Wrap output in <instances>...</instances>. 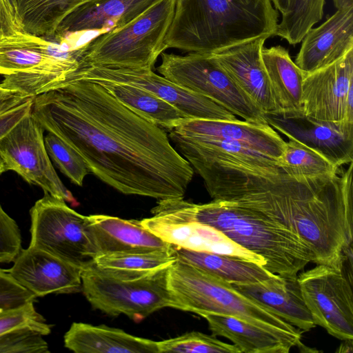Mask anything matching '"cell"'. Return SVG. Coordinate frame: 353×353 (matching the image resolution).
Instances as JSON below:
<instances>
[{"label":"cell","mask_w":353,"mask_h":353,"mask_svg":"<svg viewBox=\"0 0 353 353\" xmlns=\"http://www.w3.org/2000/svg\"><path fill=\"white\" fill-rule=\"evenodd\" d=\"M43 335L31 327L11 330L0 335V353H48Z\"/></svg>","instance_id":"e575fe53"},{"label":"cell","mask_w":353,"mask_h":353,"mask_svg":"<svg viewBox=\"0 0 353 353\" xmlns=\"http://www.w3.org/2000/svg\"><path fill=\"white\" fill-rule=\"evenodd\" d=\"M278 24L271 0H175L165 44L188 53L214 54L275 36Z\"/></svg>","instance_id":"277c9868"},{"label":"cell","mask_w":353,"mask_h":353,"mask_svg":"<svg viewBox=\"0 0 353 353\" xmlns=\"http://www.w3.org/2000/svg\"><path fill=\"white\" fill-rule=\"evenodd\" d=\"M174 7L175 0H156L130 22L92 39L79 69L96 65L152 70L167 49L165 41Z\"/></svg>","instance_id":"52a82bcc"},{"label":"cell","mask_w":353,"mask_h":353,"mask_svg":"<svg viewBox=\"0 0 353 353\" xmlns=\"http://www.w3.org/2000/svg\"><path fill=\"white\" fill-rule=\"evenodd\" d=\"M45 147L50 158L73 183L81 186L90 173L82 157L68 144L53 133L44 137Z\"/></svg>","instance_id":"836d02e7"},{"label":"cell","mask_w":353,"mask_h":353,"mask_svg":"<svg viewBox=\"0 0 353 353\" xmlns=\"http://www.w3.org/2000/svg\"><path fill=\"white\" fill-rule=\"evenodd\" d=\"M128 109L164 130L176 127L185 117L152 93L127 83L97 81Z\"/></svg>","instance_id":"f1b7e54d"},{"label":"cell","mask_w":353,"mask_h":353,"mask_svg":"<svg viewBox=\"0 0 353 353\" xmlns=\"http://www.w3.org/2000/svg\"><path fill=\"white\" fill-rule=\"evenodd\" d=\"M43 127L31 111L0 139V154L8 170H13L26 182L40 186L52 196L75 201L57 175L44 143Z\"/></svg>","instance_id":"7c38bea8"},{"label":"cell","mask_w":353,"mask_h":353,"mask_svg":"<svg viewBox=\"0 0 353 353\" xmlns=\"http://www.w3.org/2000/svg\"><path fill=\"white\" fill-rule=\"evenodd\" d=\"M158 72L165 78L201 94L244 121L268 124L266 114L234 83L212 54L163 52Z\"/></svg>","instance_id":"ba28073f"},{"label":"cell","mask_w":353,"mask_h":353,"mask_svg":"<svg viewBox=\"0 0 353 353\" xmlns=\"http://www.w3.org/2000/svg\"><path fill=\"white\" fill-rule=\"evenodd\" d=\"M5 2V4L11 14L14 21L15 18V14H16V4H15V0H3ZM15 22V21H14Z\"/></svg>","instance_id":"f6af8a7d"},{"label":"cell","mask_w":353,"mask_h":353,"mask_svg":"<svg viewBox=\"0 0 353 353\" xmlns=\"http://www.w3.org/2000/svg\"><path fill=\"white\" fill-rule=\"evenodd\" d=\"M324 4L325 0H294L290 11L282 15L275 35L291 45L300 43L307 32L322 19Z\"/></svg>","instance_id":"4dcf8cb0"},{"label":"cell","mask_w":353,"mask_h":353,"mask_svg":"<svg viewBox=\"0 0 353 353\" xmlns=\"http://www.w3.org/2000/svg\"><path fill=\"white\" fill-rule=\"evenodd\" d=\"M6 271L37 298L82 292L79 268L41 250L22 249Z\"/></svg>","instance_id":"5bb4252c"},{"label":"cell","mask_w":353,"mask_h":353,"mask_svg":"<svg viewBox=\"0 0 353 353\" xmlns=\"http://www.w3.org/2000/svg\"><path fill=\"white\" fill-rule=\"evenodd\" d=\"M31 327L43 336L51 332V325L34 308V303L10 309L0 310V335L13 329Z\"/></svg>","instance_id":"d590c367"},{"label":"cell","mask_w":353,"mask_h":353,"mask_svg":"<svg viewBox=\"0 0 353 353\" xmlns=\"http://www.w3.org/2000/svg\"><path fill=\"white\" fill-rule=\"evenodd\" d=\"M6 171H8V169L3 157L0 154V175Z\"/></svg>","instance_id":"bcb514c9"},{"label":"cell","mask_w":353,"mask_h":353,"mask_svg":"<svg viewBox=\"0 0 353 353\" xmlns=\"http://www.w3.org/2000/svg\"><path fill=\"white\" fill-rule=\"evenodd\" d=\"M337 9H343L353 6V0H333Z\"/></svg>","instance_id":"ee69618b"},{"label":"cell","mask_w":353,"mask_h":353,"mask_svg":"<svg viewBox=\"0 0 353 353\" xmlns=\"http://www.w3.org/2000/svg\"><path fill=\"white\" fill-rule=\"evenodd\" d=\"M155 1L97 0L88 3L63 19L50 41L78 32H91L99 36L130 22Z\"/></svg>","instance_id":"7402d4cb"},{"label":"cell","mask_w":353,"mask_h":353,"mask_svg":"<svg viewBox=\"0 0 353 353\" xmlns=\"http://www.w3.org/2000/svg\"><path fill=\"white\" fill-rule=\"evenodd\" d=\"M87 233L95 258L111 253L168 250L172 247L145 228L141 221L110 215L87 216Z\"/></svg>","instance_id":"d6986e66"},{"label":"cell","mask_w":353,"mask_h":353,"mask_svg":"<svg viewBox=\"0 0 353 353\" xmlns=\"http://www.w3.org/2000/svg\"><path fill=\"white\" fill-rule=\"evenodd\" d=\"M168 285L182 311L231 316L273 332L301 336L299 329L231 283L179 259L169 266Z\"/></svg>","instance_id":"5b68a950"},{"label":"cell","mask_w":353,"mask_h":353,"mask_svg":"<svg viewBox=\"0 0 353 353\" xmlns=\"http://www.w3.org/2000/svg\"><path fill=\"white\" fill-rule=\"evenodd\" d=\"M30 210V243L81 270L94 264L95 256L87 233V216L65 201L44 192Z\"/></svg>","instance_id":"9c48e42d"},{"label":"cell","mask_w":353,"mask_h":353,"mask_svg":"<svg viewBox=\"0 0 353 353\" xmlns=\"http://www.w3.org/2000/svg\"><path fill=\"white\" fill-rule=\"evenodd\" d=\"M157 345L159 353H241L234 344L196 331L157 341Z\"/></svg>","instance_id":"d6a6232c"},{"label":"cell","mask_w":353,"mask_h":353,"mask_svg":"<svg viewBox=\"0 0 353 353\" xmlns=\"http://www.w3.org/2000/svg\"><path fill=\"white\" fill-rule=\"evenodd\" d=\"M37 297L0 268V310L15 308L34 302Z\"/></svg>","instance_id":"74e56055"},{"label":"cell","mask_w":353,"mask_h":353,"mask_svg":"<svg viewBox=\"0 0 353 353\" xmlns=\"http://www.w3.org/2000/svg\"><path fill=\"white\" fill-rule=\"evenodd\" d=\"M171 130L188 137L239 143L277 161L286 144L269 124H257L239 119L232 121L183 119Z\"/></svg>","instance_id":"e0dca14e"},{"label":"cell","mask_w":353,"mask_h":353,"mask_svg":"<svg viewBox=\"0 0 353 353\" xmlns=\"http://www.w3.org/2000/svg\"><path fill=\"white\" fill-rule=\"evenodd\" d=\"M266 37H259L212 54L234 83L266 115H277L261 49Z\"/></svg>","instance_id":"2e32d148"},{"label":"cell","mask_w":353,"mask_h":353,"mask_svg":"<svg viewBox=\"0 0 353 353\" xmlns=\"http://www.w3.org/2000/svg\"><path fill=\"white\" fill-rule=\"evenodd\" d=\"M76 80L109 81L144 89L179 110L187 119L236 121V116L198 93L183 88L150 69L88 65L70 74L61 85Z\"/></svg>","instance_id":"8fae6325"},{"label":"cell","mask_w":353,"mask_h":353,"mask_svg":"<svg viewBox=\"0 0 353 353\" xmlns=\"http://www.w3.org/2000/svg\"><path fill=\"white\" fill-rule=\"evenodd\" d=\"M97 0H15L14 21L21 32L51 40L70 13Z\"/></svg>","instance_id":"83f0119b"},{"label":"cell","mask_w":353,"mask_h":353,"mask_svg":"<svg viewBox=\"0 0 353 353\" xmlns=\"http://www.w3.org/2000/svg\"><path fill=\"white\" fill-rule=\"evenodd\" d=\"M176 257L172 245L168 250L111 253L97 256L99 267L129 270H152L170 265Z\"/></svg>","instance_id":"1f68e13d"},{"label":"cell","mask_w":353,"mask_h":353,"mask_svg":"<svg viewBox=\"0 0 353 353\" xmlns=\"http://www.w3.org/2000/svg\"><path fill=\"white\" fill-rule=\"evenodd\" d=\"M20 31L3 0H0V37L11 35Z\"/></svg>","instance_id":"ab89813d"},{"label":"cell","mask_w":353,"mask_h":353,"mask_svg":"<svg viewBox=\"0 0 353 353\" xmlns=\"http://www.w3.org/2000/svg\"><path fill=\"white\" fill-rule=\"evenodd\" d=\"M33 97L20 105L0 114V139L31 111Z\"/></svg>","instance_id":"f35d334b"},{"label":"cell","mask_w":353,"mask_h":353,"mask_svg":"<svg viewBox=\"0 0 353 353\" xmlns=\"http://www.w3.org/2000/svg\"><path fill=\"white\" fill-rule=\"evenodd\" d=\"M352 88L353 50L336 63L305 74L302 95L304 116L334 123L339 128Z\"/></svg>","instance_id":"4fadbf2b"},{"label":"cell","mask_w":353,"mask_h":353,"mask_svg":"<svg viewBox=\"0 0 353 353\" xmlns=\"http://www.w3.org/2000/svg\"><path fill=\"white\" fill-rule=\"evenodd\" d=\"M21 250L20 230L0 205V263L12 262Z\"/></svg>","instance_id":"8d00e7d4"},{"label":"cell","mask_w":353,"mask_h":353,"mask_svg":"<svg viewBox=\"0 0 353 353\" xmlns=\"http://www.w3.org/2000/svg\"><path fill=\"white\" fill-rule=\"evenodd\" d=\"M193 168L212 200L283 225L307 244L315 264L342 266L344 251L352 245L353 161L345 170L316 177L217 162H195Z\"/></svg>","instance_id":"7a4b0ae2"},{"label":"cell","mask_w":353,"mask_h":353,"mask_svg":"<svg viewBox=\"0 0 353 353\" xmlns=\"http://www.w3.org/2000/svg\"><path fill=\"white\" fill-rule=\"evenodd\" d=\"M297 279L315 325L341 341L353 339L352 262L344 259L340 268L316 265Z\"/></svg>","instance_id":"30bf717a"},{"label":"cell","mask_w":353,"mask_h":353,"mask_svg":"<svg viewBox=\"0 0 353 353\" xmlns=\"http://www.w3.org/2000/svg\"><path fill=\"white\" fill-rule=\"evenodd\" d=\"M337 352H352V341L353 339L343 340Z\"/></svg>","instance_id":"7bdbcfd3"},{"label":"cell","mask_w":353,"mask_h":353,"mask_svg":"<svg viewBox=\"0 0 353 353\" xmlns=\"http://www.w3.org/2000/svg\"><path fill=\"white\" fill-rule=\"evenodd\" d=\"M261 57L270 83L277 115L284 118L304 116L302 106L305 73L281 46L263 47Z\"/></svg>","instance_id":"d4e9b609"},{"label":"cell","mask_w":353,"mask_h":353,"mask_svg":"<svg viewBox=\"0 0 353 353\" xmlns=\"http://www.w3.org/2000/svg\"><path fill=\"white\" fill-rule=\"evenodd\" d=\"M63 340L76 353H159L157 341L104 325L73 323Z\"/></svg>","instance_id":"484cf974"},{"label":"cell","mask_w":353,"mask_h":353,"mask_svg":"<svg viewBox=\"0 0 353 353\" xmlns=\"http://www.w3.org/2000/svg\"><path fill=\"white\" fill-rule=\"evenodd\" d=\"M266 118L274 129L317 151L336 167L353 161V139L345 137L336 124L306 116L266 115Z\"/></svg>","instance_id":"ffe728a7"},{"label":"cell","mask_w":353,"mask_h":353,"mask_svg":"<svg viewBox=\"0 0 353 353\" xmlns=\"http://www.w3.org/2000/svg\"><path fill=\"white\" fill-rule=\"evenodd\" d=\"M177 259L201 268L231 284L262 282L276 274L261 265L240 257L187 250L172 245Z\"/></svg>","instance_id":"4316f807"},{"label":"cell","mask_w":353,"mask_h":353,"mask_svg":"<svg viewBox=\"0 0 353 353\" xmlns=\"http://www.w3.org/2000/svg\"><path fill=\"white\" fill-rule=\"evenodd\" d=\"M32 97L26 96L22 93L5 90L0 86V106L3 105H12L18 106Z\"/></svg>","instance_id":"60d3db41"},{"label":"cell","mask_w":353,"mask_h":353,"mask_svg":"<svg viewBox=\"0 0 353 353\" xmlns=\"http://www.w3.org/2000/svg\"><path fill=\"white\" fill-rule=\"evenodd\" d=\"M239 292L303 332L316 327L296 277L276 276L262 282L232 284Z\"/></svg>","instance_id":"44dd1931"},{"label":"cell","mask_w":353,"mask_h":353,"mask_svg":"<svg viewBox=\"0 0 353 353\" xmlns=\"http://www.w3.org/2000/svg\"><path fill=\"white\" fill-rule=\"evenodd\" d=\"M295 59L305 74L327 67L353 50V6L336 12L316 28H311L301 40Z\"/></svg>","instance_id":"9a60e30c"},{"label":"cell","mask_w":353,"mask_h":353,"mask_svg":"<svg viewBox=\"0 0 353 353\" xmlns=\"http://www.w3.org/2000/svg\"><path fill=\"white\" fill-rule=\"evenodd\" d=\"M169 266L141 271L94 263L81 272L82 292L93 308L110 316L141 320L165 307L181 310L169 288Z\"/></svg>","instance_id":"8992f818"},{"label":"cell","mask_w":353,"mask_h":353,"mask_svg":"<svg viewBox=\"0 0 353 353\" xmlns=\"http://www.w3.org/2000/svg\"><path fill=\"white\" fill-rule=\"evenodd\" d=\"M168 135L181 155L188 162L211 161L239 165L263 171L281 170L276 159L239 143L188 137L171 130H168Z\"/></svg>","instance_id":"603a6c76"},{"label":"cell","mask_w":353,"mask_h":353,"mask_svg":"<svg viewBox=\"0 0 353 353\" xmlns=\"http://www.w3.org/2000/svg\"><path fill=\"white\" fill-rule=\"evenodd\" d=\"M285 150L278 161L281 170L294 177H316L337 172L340 168L299 141L288 137Z\"/></svg>","instance_id":"f546056e"},{"label":"cell","mask_w":353,"mask_h":353,"mask_svg":"<svg viewBox=\"0 0 353 353\" xmlns=\"http://www.w3.org/2000/svg\"><path fill=\"white\" fill-rule=\"evenodd\" d=\"M153 216L174 221H196L211 226L232 241L261 256L264 268L282 277H296L315 256L295 232L250 209L212 200L196 204L175 198L159 200Z\"/></svg>","instance_id":"3957f363"},{"label":"cell","mask_w":353,"mask_h":353,"mask_svg":"<svg viewBox=\"0 0 353 353\" xmlns=\"http://www.w3.org/2000/svg\"><path fill=\"white\" fill-rule=\"evenodd\" d=\"M276 10L279 11L282 15L288 13L293 3L294 0H271Z\"/></svg>","instance_id":"b9f144b4"},{"label":"cell","mask_w":353,"mask_h":353,"mask_svg":"<svg viewBox=\"0 0 353 353\" xmlns=\"http://www.w3.org/2000/svg\"><path fill=\"white\" fill-rule=\"evenodd\" d=\"M32 117L83 159L90 172L126 195L183 198L194 170L165 130L99 83L76 80L33 97Z\"/></svg>","instance_id":"6da1fadb"},{"label":"cell","mask_w":353,"mask_h":353,"mask_svg":"<svg viewBox=\"0 0 353 353\" xmlns=\"http://www.w3.org/2000/svg\"><path fill=\"white\" fill-rule=\"evenodd\" d=\"M203 317L212 335L231 341L241 353H288L303 345L301 336L273 332L234 316L208 314Z\"/></svg>","instance_id":"cb8c5ba5"},{"label":"cell","mask_w":353,"mask_h":353,"mask_svg":"<svg viewBox=\"0 0 353 353\" xmlns=\"http://www.w3.org/2000/svg\"><path fill=\"white\" fill-rule=\"evenodd\" d=\"M141 223L153 234L174 246L234 256L258 263L263 268L265 265L261 256L245 250L208 225L196 221H174L156 216L142 219Z\"/></svg>","instance_id":"ac0fdd59"},{"label":"cell","mask_w":353,"mask_h":353,"mask_svg":"<svg viewBox=\"0 0 353 353\" xmlns=\"http://www.w3.org/2000/svg\"><path fill=\"white\" fill-rule=\"evenodd\" d=\"M15 108L14 105H3L0 106V114Z\"/></svg>","instance_id":"7dc6e473"}]
</instances>
